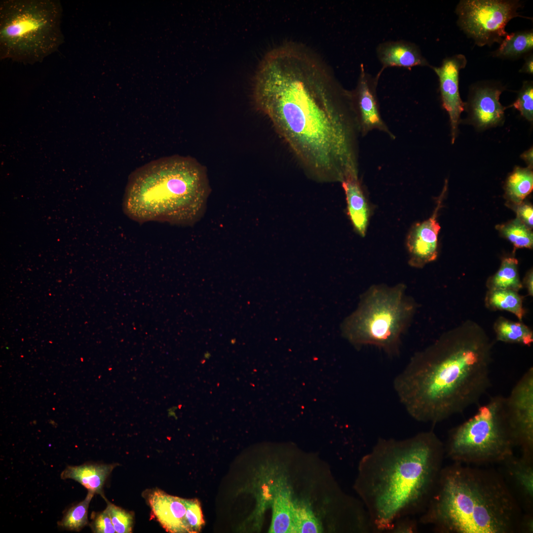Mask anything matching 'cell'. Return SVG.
Returning <instances> with one entry per match:
<instances>
[{"label":"cell","instance_id":"obj_1","mask_svg":"<svg viewBox=\"0 0 533 533\" xmlns=\"http://www.w3.org/2000/svg\"><path fill=\"white\" fill-rule=\"evenodd\" d=\"M253 95L309 176L342 183L358 175L362 136L353 91L307 50L287 44L269 52L257 71Z\"/></svg>","mask_w":533,"mask_h":533},{"label":"cell","instance_id":"obj_2","mask_svg":"<svg viewBox=\"0 0 533 533\" xmlns=\"http://www.w3.org/2000/svg\"><path fill=\"white\" fill-rule=\"evenodd\" d=\"M493 346L483 329L467 322L415 353L393 382L409 415L435 424L478 403L491 386Z\"/></svg>","mask_w":533,"mask_h":533},{"label":"cell","instance_id":"obj_3","mask_svg":"<svg viewBox=\"0 0 533 533\" xmlns=\"http://www.w3.org/2000/svg\"><path fill=\"white\" fill-rule=\"evenodd\" d=\"M445 455L444 444L431 430L378 440L361 461L356 484L373 532L389 533L398 519L424 511Z\"/></svg>","mask_w":533,"mask_h":533},{"label":"cell","instance_id":"obj_4","mask_svg":"<svg viewBox=\"0 0 533 533\" xmlns=\"http://www.w3.org/2000/svg\"><path fill=\"white\" fill-rule=\"evenodd\" d=\"M522 516L499 472L454 462L443 467L419 522L441 533H515Z\"/></svg>","mask_w":533,"mask_h":533},{"label":"cell","instance_id":"obj_5","mask_svg":"<svg viewBox=\"0 0 533 533\" xmlns=\"http://www.w3.org/2000/svg\"><path fill=\"white\" fill-rule=\"evenodd\" d=\"M209 190L200 164L190 158L171 157L147 164L132 174L124 208L137 221L191 224L203 213Z\"/></svg>","mask_w":533,"mask_h":533},{"label":"cell","instance_id":"obj_6","mask_svg":"<svg viewBox=\"0 0 533 533\" xmlns=\"http://www.w3.org/2000/svg\"><path fill=\"white\" fill-rule=\"evenodd\" d=\"M63 8L57 0L0 1V58L41 63L64 42Z\"/></svg>","mask_w":533,"mask_h":533},{"label":"cell","instance_id":"obj_7","mask_svg":"<svg viewBox=\"0 0 533 533\" xmlns=\"http://www.w3.org/2000/svg\"><path fill=\"white\" fill-rule=\"evenodd\" d=\"M405 289L402 284L370 287L357 309L343 323V336L356 346L371 345L389 355L398 353L401 337L415 308Z\"/></svg>","mask_w":533,"mask_h":533},{"label":"cell","instance_id":"obj_8","mask_svg":"<svg viewBox=\"0 0 533 533\" xmlns=\"http://www.w3.org/2000/svg\"><path fill=\"white\" fill-rule=\"evenodd\" d=\"M515 444L505 408V397L495 395L476 413L448 432L445 455L466 464L502 463Z\"/></svg>","mask_w":533,"mask_h":533},{"label":"cell","instance_id":"obj_9","mask_svg":"<svg viewBox=\"0 0 533 533\" xmlns=\"http://www.w3.org/2000/svg\"><path fill=\"white\" fill-rule=\"evenodd\" d=\"M521 5L517 0H463L456 8L460 28L475 43L482 46L500 43L507 35L505 27Z\"/></svg>","mask_w":533,"mask_h":533},{"label":"cell","instance_id":"obj_10","mask_svg":"<svg viewBox=\"0 0 533 533\" xmlns=\"http://www.w3.org/2000/svg\"><path fill=\"white\" fill-rule=\"evenodd\" d=\"M505 408L516 447L533 456V368H530L505 397Z\"/></svg>","mask_w":533,"mask_h":533},{"label":"cell","instance_id":"obj_11","mask_svg":"<svg viewBox=\"0 0 533 533\" xmlns=\"http://www.w3.org/2000/svg\"><path fill=\"white\" fill-rule=\"evenodd\" d=\"M446 190L445 187L432 215L422 222L415 223L409 230L406 245L408 264L412 267L422 268L437 259L438 236L441 228L437 219Z\"/></svg>","mask_w":533,"mask_h":533},{"label":"cell","instance_id":"obj_12","mask_svg":"<svg viewBox=\"0 0 533 533\" xmlns=\"http://www.w3.org/2000/svg\"><path fill=\"white\" fill-rule=\"evenodd\" d=\"M467 63L465 57L457 54L445 59L440 67H432L438 76L442 105L449 114L454 143L461 113L464 110L458 90L459 73Z\"/></svg>","mask_w":533,"mask_h":533},{"label":"cell","instance_id":"obj_13","mask_svg":"<svg viewBox=\"0 0 533 533\" xmlns=\"http://www.w3.org/2000/svg\"><path fill=\"white\" fill-rule=\"evenodd\" d=\"M378 77H371L363 65L357 87L353 91L356 113L362 136L373 130L386 133L394 139L395 136L382 119L378 103L376 87Z\"/></svg>","mask_w":533,"mask_h":533},{"label":"cell","instance_id":"obj_14","mask_svg":"<svg viewBox=\"0 0 533 533\" xmlns=\"http://www.w3.org/2000/svg\"><path fill=\"white\" fill-rule=\"evenodd\" d=\"M145 495L152 517L166 532L189 533L185 498L170 495L157 489L149 490Z\"/></svg>","mask_w":533,"mask_h":533},{"label":"cell","instance_id":"obj_15","mask_svg":"<svg viewBox=\"0 0 533 533\" xmlns=\"http://www.w3.org/2000/svg\"><path fill=\"white\" fill-rule=\"evenodd\" d=\"M501 92L499 88L488 86L474 90L470 107L472 120L477 126L491 127L502 120L505 108L499 102Z\"/></svg>","mask_w":533,"mask_h":533},{"label":"cell","instance_id":"obj_16","mask_svg":"<svg viewBox=\"0 0 533 533\" xmlns=\"http://www.w3.org/2000/svg\"><path fill=\"white\" fill-rule=\"evenodd\" d=\"M347 203V214L356 232L366 235L371 209L358 175L347 177L342 182Z\"/></svg>","mask_w":533,"mask_h":533},{"label":"cell","instance_id":"obj_17","mask_svg":"<svg viewBox=\"0 0 533 533\" xmlns=\"http://www.w3.org/2000/svg\"><path fill=\"white\" fill-rule=\"evenodd\" d=\"M380 61L383 68L399 67L411 68L415 66H429L415 44L404 41L386 42L377 49Z\"/></svg>","mask_w":533,"mask_h":533},{"label":"cell","instance_id":"obj_18","mask_svg":"<svg viewBox=\"0 0 533 533\" xmlns=\"http://www.w3.org/2000/svg\"><path fill=\"white\" fill-rule=\"evenodd\" d=\"M533 456L514 455L502 463L522 501L531 512L533 503Z\"/></svg>","mask_w":533,"mask_h":533},{"label":"cell","instance_id":"obj_19","mask_svg":"<svg viewBox=\"0 0 533 533\" xmlns=\"http://www.w3.org/2000/svg\"><path fill=\"white\" fill-rule=\"evenodd\" d=\"M117 464L85 463L67 466L61 474L63 480H74L94 494L103 497V489L105 482Z\"/></svg>","mask_w":533,"mask_h":533},{"label":"cell","instance_id":"obj_20","mask_svg":"<svg viewBox=\"0 0 533 533\" xmlns=\"http://www.w3.org/2000/svg\"><path fill=\"white\" fill-rule=\"evenodd\" d=\"M293 503L287 490L280 487L274 490L272 501V517L269 532L292 533Z\"/></svg>","mask_w":533,"mask_h":533},{"label":"cell","instance_id":"obj_21","mask_svg":"<svg viewBox=\"0 0 533 533\" xmlns=\"http://www.w3.org/2000/svg\"><path fill=\"white\" fill-rule=\"evenodd\" d=\"M505 196L512 208L520 204L532 191L533 172L530 167H516L507 179Z\"/></svg>","mask_w":533,"mask_h":533},{"label":"cell","instance_id":"obj_22","mask_svg":"<svg viewBox=\"0 0 533 533\" xmlns=\"http://www.w3.org/2000/svg\"><path fill=\"white\" fill-rule=\"evenodd\" d=\"M518 261L514 258L504 259L496 272L487 280L489 290H510L518 292L522 288L518 270Z\"/></svg>","mask_w":533,"mask_h":533},{"label":"cell","instance_id":"obj_23","mask_svg":"<svg viewBox=\"0 0 533 533\" xmlns=\"http://www.w3.org/2000/svg\"><path fill=\"white\" fill-rule=\"evenodd\" d=\"M494 330L496 340L499 341L527 346H531L533 342L532 331L520 322L500 317L496 321Z\"/></svg>","mask_w":533,"mask_h":533},{"label":"cell","instance_id":"obj_24","mask_svg":"<svg viewBox=\"0 0 533 533\" xmlns=\"http://www.w3.org/2000/svg\"><path fill=\"white\" fill-rule=\"evenodd\" d=\"M517 292L510 290H489L485 298L486 305L492 310L510 312L521 320L525 310L523 298Z\"/></svg>","mask_w":533,"mask_h":533},{"label":"cell","instance_id":"obj_25","mask_svg":"<svg viewBox=\"0 0 533 533\" xmlns=\"http://www.w3.org/2000/svg\"><path fill=\"white\" fill-rule=\"evenodd\" d=\"M533 48L532 31L507 34L500 43L495 56L500 58L519 57Z\"/></svg>","mask_w":533,"mask_h":533},{"label":"cell","instance_id":"obj_26","mask_svg":"<svg viewBox=\"0 0 533 533\" xmlns=\"http://www.w3.org/2000/svg\"><path fill=\"white\" fill-rule=\"evenodd\" d=\"M94 494L88 492L86 496L81 501L69 508L65 512L58 526L70 531L79 532L89 525L88 510Z\"/></svg>","mask_w":533,"mask_h":533},{"label":"cell","instance_id":"obj_27","mask_svg":"<svg viewBox=\"0 0 533 533\" xmlns=\"http://www.w3.org/2000/svg\"><path fill=\"white\" fill-rule=\"evenodd\" d=\"M496 229L516 248H532L533 245V233L532 229L518 218L506 223L497 225Z\"/></svg>","mask_w":533,"mask_h":533},{"label":"cell","instance_id":"obj_28","mask_svg":"<svg viewBox=\"0 0 533 533\" xmlns=\"http://www.w3.org/2000/svg\"><path fill=\"white\" fill-rule=\"evenodd\" d=\"M321 531L317 520L307 505L300 501L293 502L292 533H314Z\"/></svg>","mask_w":533,"mask_h":533},{"label":"cell","instance_id":"obj_29","mask_svg":"<svg viewBox=\"0 0 533 533\" xmlns=\"http://www.w3.org/2000/svg\"><path fill=\"white\" fill-rule=\"evenodd\" d=\"M107 502V508L111 518L115 531L117 533L132 532L134 518L132 512L117 506L104 497Z\"/></svg>","mask_w":533,"mask_h":533},{"label":"cell","instance_id":"obj_30","mask_svg":"<svg viewBox=\"0 0 533 533\" xmlns=\"http://www.w3.org/2000/svg\"><path fill=\"white\" fill-rule=\"evenodd\" d=\"M530 121L533 120V85L532 82H524L516 101L512 105Z\"/></svg>","mask_w":533,"mask_h":533},{"label":"cell","instance_id":"obj_31","mask_svg":"<svg viewBox=\"0 0 533 533\" xmlns=\"http://www.w3.org/2000/svg\"><path fill=\"white\" fill-rule=\"evenodd\" d=\"M186 521L189 533L200 532L204 524L200 503L196 499H185Z\"/></svg>","mask_w":533,"mask_h":533},{"label":"cell","instance_id":"obj_32","mask_svg":"<svg viewBox=\"0 0 533 533\" xmlns=\"http://www.w3.org/2000/svg\"><path fill=\"white\" fill-rule=\"evenodd\" d=\"M91 517L92 521L89 526L93 533H116L107 508L102 512L92 513Z\"/></svg>","mask_w":533,"mask_h":533},{"label":"cell","instance_id":"obj_33","mask_svg":"<svg viewBox=\"0 0 533 533\" xmlns=\"http://www.w3.org/2000/svg\"><path fill=\"white\" fill-rule=\"evenodd\" d=\"M412 516H407L398 519L389 533H416L418 522Z\"/></svg>","mask_w":533,"mask_h":533},{"label":"cell","instance_id":"obj_34","mask_svg":"<svg viewBox=\"0 0 533 533\" xmlns=\"http://www.w3.org/2000/svg\"><path fill=\"white\" fill-rule=\"evenodd\" d=\"M513 209L517 214V218L531 229L533 226V208L532 204L527 202H522L514 207Z\"/></svg>","mask_w":533,"mask_h":533},{"label":"cell","instance_id":"obj_35","mask_svg":"<svg viewBox=\"0 0 533 533\" xmlns=\"http://www.w3.org/2000/svg\"><path fill=\"white\" fill-rule=\"evenodd\" d=\"M518 533H533V516L531 512L522 515L519 524Z\"/></svg>","mask_w":533,"mask_h":533},{"label":"cell","instance_id":"obj_36","mask_svg":"<svg viewBox=\"0 0 533 533\" xmlns=\"http://www.w3.org/2000/svg\"><path fill=\"white\" fill-rule=\"evenodd\" d=\"M533 270L532 269V270H530L527 273V275H526V276H525V277L524 278V284L525 287H526L527 289L528 290V293L530 296H532L533 295Z\"/></svg>","mask_w":533,"mask_h":533},{"label":"cell","instance_id":"obj_37","mask_svg":"<svg viewBox=\"0 0 533 533\" xmlns=\"http://www.w3.org/2000/svg\"><path fill=\"white\" fill-rule=\"evenodd\" d=\"M533 56H530L527 58L526 60L525 63L523 67L519 71L520 73L533 74Z\"/></svg>","mask_w":533,"mask_h":533},{"label":"cell","instance_id":"obj_38","mask_svg":"<svg viewBox=\"0 0 533 533\" xmlns=\"http://www.w3.org/2000/svg\"><path fill=\"white\" fill-rule=\"evenodd\" d=\"M533 148L532 147L529 150H528V151H527L525 152L524 153H523L522 154V155H521V157L524 160H525L526 162V163L528 164V167H530V168H532V169H533Z\"/></svg>","mask_w":533,"mask_h":533}]
</instances>
